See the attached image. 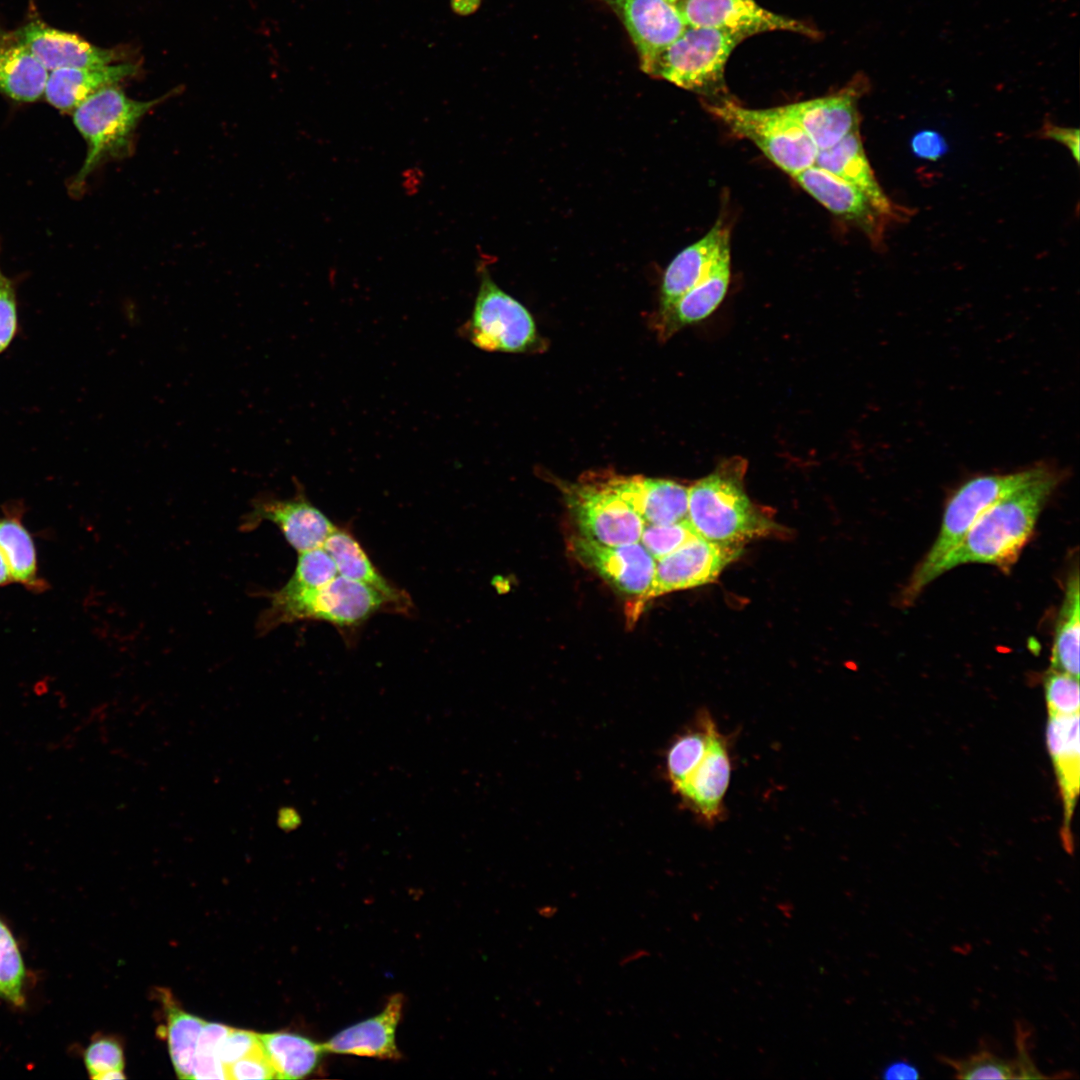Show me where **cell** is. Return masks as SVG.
<instances>
[{"label": "cell", "mask_w": 1080, "mask_h": 1080, "mask_svg": "<svg viewBox=\"0 0 1080 1080\" xmlns=\"http://www.w3.org/2000/svg\"><path fill=\"white\" fill-rule=\"evenodd\" d=\"M333 558L323 546L299 553L294 573L279 589L282 593H295L318 588L338 576Z\"/></svg>", "instance_id": "d6a6232c"}, {"label": "cell", "mask_w": 1080, "mask_h": 1080, "mask_svg": "<svg viewBox=\"0 0 1080 1080\" xmlns=\"http://www.w3.org/2000/svg\"><path fill=\"white\" fill-rule=\"evenodd\" d=\"M1040 138L1056 141L1064 145L1072 154L1074 160L1079 163V129L1055 125L1045 121L1038 133Z\"/></svg>", "instance_id": "7bdbcfd3"}, {"label": "cell", "mask_w": 1080, "mask_h": 1080, "mask_svg": "<svg viewBox=\"0 0 1080 1080\" xmlns=\"http://www.w3.org/2000/svg\"><path fill=\"white\" fill-rule=\"evenodd\" d=\"M18 327L16 293L0 269V353L12 342Z\"/></svg>", "instance_id": "f35d334b"}, {"label": "cell", "mask_w": 1080, "mask_h": 1080, "mask_svg": "<svg viewBox=\"0 0 1080 1080\" xmlns=\"http://www.w3.org/2000/svg\"><path fill=\"white\" fill-rule=\"evenodd\" d=\"M269 597L270 604L257 622L261 634L297 621H323L334 626L346 643L353 644L362 627L376 614L406 616L396 602L380 591L340 575L318 588L295 593L277 590Z\"/></svg>", "instance_id": "7a4b0ae2"}, {"label": "cell", "mask_w": 1080, "mask_h": 1080, "mask_svg": "<svg viewBox=\"0 0 1080 1080\" xmlns=\"http://www.w3.org/2000/svg\"><path fill=\"white\" fill-rule=\"evenodd\" d=\"M1016 1045H1017V1060L1014 1062L1016 1067L1017 1079H1030V1078H1047L1043 1075L1034 1065L1031 1056L1028 1053L1027 1039L1028 1032L1021 1024H1017L1016 1029Z\"/></svg>", "instance_id": "ee69618b"}, {"label": "cell", "mask_w": 1080, "mask_h": 1080, "mask_svg": "<svg viewBox=\"0 0 1080 1080\" xmlns=\"http://www.w3.org/2000/svg\"><path fill=\"white\" fill-rule=\"evenodd\" d=\"M645 954H646V953H645V951H643V950H640V949H637V950H633V951H632V953H628V954H626L625 956H623V957H622V958L620 959V964H621L622 966H624V965H627V964H629V963H632V962H634V961H637V960H639V959H640V958H641L642 956H644Z\"/></svg>", "instance_id": "681fc988"}, {"label": "cell", "mask_w": 1080, "mask_h": 1080, "mask_svg": "<svg viewBox=\"0 0 1080 1080\" xmlns=\"http://www.w3.org/2000/svg\"><path fill=\"white\" fill-rule=\"evenodd\" d=\"M793 179L834 215L862 230L875 247L882 246L890 222L856 187L817 165L803 170Z\"/></svg>", "instance_id": "2e32d148"}, {"label": "cell", "mask_w": 1080, "mask_h": 1080, "mask_svg": "<svg viewBox=\"0 0 1080 1080\" xmlns=\"http://www.w3.org/2000/svg\"><path fill=\"white\" fill-rule=\"evenodd\" d=\"M862 192L889 222H903L911 211L895 204L883 191L866 156L859 129L846 135L834 146L819 150L815 164Z\"/></svg>", "instance_id": "d6986e66"}, {"label": "cell", "mask_w": 1080, "mask_h": 1080, "mask_svg": "<svg viewBox=\"0 0 1080 1080\" xmlns=\"http://www.w3.org/2000/svg\"><path fill=\"white\" fill-rule=\"evenodd\" d=\"M729 282L730 251L724 253L710 273L689 290L666 316L658 320L662 339L709 316L725 297Z\"/></svg>", "instance_id": "4316f807"}, {"label": "cell", "mask_w": 1080, "mask_h": 1080, "mask_svg": "<svg viewBox=\"0 0 1080 1080\" xmlns=\"http://www.w3.org/2000/svg\"><path fill=\"white\" fill-rule=\"evenodd\" d=\"M1047 466L1040 464L1013 473L977 476L963 483L947 501L939 533L901 593L902 605L913 604L929 585L932 569L990 505L1038 477Z\"/></svg>", "instance_id": "5b68a950"}, {"label": "cell", "mask_w": 1080, "mask_h": 1080, "mask_svg": "<svg viewBox=\"0 0 1080 1080\" xmlns=\"http://www.w3.org/2000/svg\"><path fill=\"white\" fill-rule=\"evenodd\" d=\"M479 5V0H450L451 10L457 15L472 13Z\"/></svg>", "instance_id": "bcb514c9"}, {"label": "cell", "mask_w": 1080, "mask_h": 1080, "mask_svg": "<svg viewBox=\"0 0 1080 1080\" xmlns=\"http://www.w3.org/2000/svg\"><path fill=\"white\" fill-rule=\"evenodd\" d=\"M912 152L919 158L935 161L946 152L945 139L938 132L923 130L911 139Z\"/></svg>", "instance_id": "b9f144b4"}, {"label": "cell", "mask_w": 1080, "mask_h": 1080, "mask_svg": "<svg viewBox=\"0 0 1080 1080\" xmlns=\"http://www.w3.org/2000/svg\"><path fill=\"white\" fill-rule=\"evenodd\" d=\"M607 480L645 525L688 519V488L677 482L642 476H612Z\"/></svg>", "instance_id": "44dd1931"}, {"label": "cell", "mask_w": 1080, "mask_h": 1080, "mask_svg": "<svg viewBox=\"0 0 1080 1080\" xmlns=\"http://www.w3.org/2000/svg\"><path fill=\"white\" fill-rule=\"evenodd\" d=\"M164 97L139 101L128 97L117 85L105 87L78 105L73 122L87 145L86 157L70 183V191L80 194L90 174L108 160L127 157L133 149L141 119Z\"/></svg>", "instance_id": "277c9868"}, {"label": "cell", "mask_w": 1080, "mask_h": 1080, "mask_svg": "<svg viewBox=\"0 0 1080 1080\" xmlns=\"http://www.w3.org/2000/svg\"><path fill=\"white\" fill-rule=\"evenodd\" d=\"M261 1046L257 1033L230 1028L217 1048V1055L225 1067L248 1055Z\"/></svg>", "instance_id": "ab89813d"}, {"label": "cell", "mask_w": 1080, "mask_h": 1080, "mask_svg": "<svg viewBox=\"0 0 1080 1080\" xmlns=\"http://www.w3.org/2000/svg\"><path fill=\"white\" fill-rule=\"evenodd\" d=\"M704 108L735 135L755 144L791 177L813 166L818 149L804 130L779 107L752 109L725 98Z\"/></svg>", "instance_id": "52a82bcc"}, {"label": "cell", "mask_w": 1080, "mask_h": 1080, "mask_svg": "<svg viewBox=\"0 0 1080 1080\" xmlns=\"http://www.w3.org/2000/svg\"><path fill=\"white\" fill-rule=\"evenodd\" d=\"M323 547L333 558L340 576L362 582L380 591L396 602L405 611L406 616L414 612L415 607L409 593L392 583L379 571L351 528L336 525Z\"/></svg>", "instance_id": "d4e9b609"}, {"label": "cell", "mask_w": 1080, "mask_h": 1080, "mask_svg": "<svg viewBox=\"0 0 1080 1080\" xmlns=\"http://www.w3.org/2000/svg\"><path fill=\"white\" fill-rule=\"evenodd\" d=\"M1079 573L1072 572L1065 585L1051 652L1050 669L1079 678L1080 606Z\"/></svg>", "instance_id": "f546056e"}, {"label": "cell", "mask_w": 1080, "mask_h": 1080, "mask_svg": "<svg viewBox=\"0 0 1080 1080\" xmlns=\"http://www.w3.org/2000/svg\"><path fill=\"white\" fill-rule=\"evenodd\" d=\"M679 10L687 26L722 30L741 37L769 31H791L817 37L811 26L760 6L754 0H683Z\"/></svg>", "instance_id": "8fae6325"}, {"label": "cell", "mask_w": 1080, "mask_h": 1080, "mask_svg": "<svg viewBox=\"0 0 1080 1080\" xmlns=\"http://www.w3.org/2000/svg\"><path fill=\"white\" fill-rule=\"evenodd\" d=\"M114 1079H125V1075L123 1074V1071L122 1070H113V1071L106 1072V1073L102 1074L101 1076H99V1078L97 1080H114Z\"/></svg>", "instance_id": "f907efd6"}, {"label": "cell", "mask_w": 1080, "mask_h": 1080, "mask_svg": "<svg viewBox=\"0 0 1080 1080\" xmlns=\"http://www.w3.org/2000/svg\"><path fill=\"white\" fill-rule=\"evenodd\" d=\"M263 1052L277 1079H299L310 1074L324 1053L322 1044L291 1032L258 1034Z\"/></svg>", "instance_id": "f1b7e54d"}, {"label": "cell", "mask_w": 1080, "mask_h": 1080, "mask_svg": "<svg viewBox=\"0 0 1080 1080\" xmlns=\"http://www.w3.org/2000/svg\"><path fill=\"white\" fill-rule=\"evenodd\" d=\"M536 912L541 917L549 919L553 918L557 914L558 907L555 905L545 904L537 907Z\"/></svg>", "instance_id": "c3c4849f"}, {"label": "cell", "mask_w": 1080, "mask_h": 1080, "mask_svg": "<svg viewBox=\"0 0 1080 1080\" xmlns=\"http://www.w3.org/2000/svg\"><path fill=\"white\" fill-rule=\"evenodd\" d=\"M1061 479L1058 471L1047 466L1038 477L990 505L932 569L929 584L963 564H988L1008 572L1031 538L1045 503Z\"/></svg>", "instance_id": "6da1fadb"}, {"label": "cell", "mask_w": 1080, "mask_h": 1080, "mask_svg": "<svg viewBox=\"0 0 1080 1080\" xmlns=\"http://www.w3.org/2000/svg\"><path fill=\"white\" fill-rule=\"evenodd\" d=\"M869 88L865 75L857 74L845 87L831 95L780 108L804 130L818 151L824 150L859 129L858 101Z\"/></svg>", "instance_id": "7c38bea8"}, {"label": "cell", "mask_w": 1080, "mask_h": 1080, "mask_svg": "<svg viewBox=\"0 0 1080 1080\" xmlns=\"http://www.w3.org/2000/svg\"><path fill=\"white\" fill-rule=\"evenodd\" d=\"M84 1063L90 1077L97 1080L106 1072L123 1070V1049L119 1041L112 1037H97L86 1048Z\"/></svg>", "instance_id": "74e56055"}, {"label": "cell", "mask_w": 1080, "mask_h": 1080, "mask_svg": "<svg viewBox=\"0 0 1080 1080\" xmlns=\"http://www.w3.org/2000/svg\"><path fill=\"white\" fill-rule=\"evenodd\" d=\"M567 503L581 536L609 546L640 541L641 517L611 487L607 478L581 480L566 489Z\"/></svg>", "instance_id": "9c48e42d"}, {"label": "cell", "mask_w": 1080, "mask_h": 1080, "mask_svg": "<svg viewBox=\"0 0 1080 1080\" xmlns=\"http://www.w3.org/2000/svg\"><path fill=\"white\" fill-rule=\"evenodd\" d=\"M743 39L722 30L690 27L656 58L647 74L705 97L704 101L728 98L724 79L726 63Z\"/></svg>", "instance_id": "8992f818"}, {"label": "cell", "mask_w": 1080, "mask_h": 1080, "mask_svg": "<svg viewBox=\"0 0 1080 1080\" xmlns=\"http://www.w3.org/2000/svg\"><path fill=\"white\" fill-rule=\"evenodd\" d=\"M480 280L466 328L471 342L486 351L524 352L534 347L538 334L528 310L501 290L486 270Z\"/></svg>", "instance_id": "ba28073f"}, {"label": "cell", "mask_w": 1080, "mask_h": 1080, "mask_svg": "<svg viewBox=\"0 0 1080 1080\" xmlns=\"http://www.w3.org/2000/svg\"><path fill=\"white\" fill-rule=\"evenodd\" d=\"M713 719L705 713L698 728H693L678 736L669 747L666 755V773L674 789L694 770L705 754L709 729Z\"/></svg>", "instance_id": "1f68e13d"}, {"label": "cell", "mask_w": 1080, "mask_h": 1080, "mask_svg": "<svg viewBox=\"0 0 1080 1080\" xmlns=\"http://www.w3.org/2000/svg\"><path fill=\"white\" fill-rule=\"evenodd\" d=\"M728 251L730 231L719 219L706 235L683 249L667 267L661 286L658 319L666 316L689 290L700 283Z\"/></svg>", "instance_id": "ac0fdd59"}, {"label": "cell", "mask_w": 1080, "mask_h": 1080, "mask_svg": "<svg viewBox=\"0 0 1080 1080\" xmlns=\"http://www.w3.org/2000/svg\"><path fill=\"white\" fill-rule=\"evenodd\" d=\"M25 969L17 943L0 920V997L16 1006L25 1002L23 984Z\"/></svg>", "instance_id": "836d02e7"}, {"label": "cell", "mask_w": 1080, "mask_h": 1080, "mask_svg": "<svg viewBox=\"0 0 1080 1080\" xmlns=\"http://www.w3.org/2000/svg\"><path fill=\"white\" fill-rule=\"evenodd\" d=\"M0 549L7 561L12 580L32 592L46 589L39 577L33 538L22 521V509L10 506L0 517Z\"/></svg>", "instance_id": "83f0119b"}, {"label": "cell", "mask_w": 1080, "mask_h": 1080, "mask_svg": "<svg viewBox=\"0 0 1080 1080\" xmlns=\"http://www.w3.org/2000/svg\"><path fill=\"white\" fill-rule=\"evenodd\" d=\"M747 462L722 461L708 476L688 488V520L696 533L713 542L741 545L781 531L754 505L744 488Z\"/></svg>", "instance_id": "3957f363"}, {"label": "cell", "mask_w": 1080, "mask_h": 1080, "mask_svg": "<svg viewBox=\"0 0 1080 1080\" xmlns=\"http://www.w3.org/2000/svg\"><path fill=\"white\" fill-rule=\"evenodd\" d=\"M742 550L741 545L717 543L699 535L686 541L672 553L656 560L652 584L632 608V617H637L653 598L714 582Z\"/></svg>", "instance_id": "30bf717a"}, {"label": "cell", "mask_w": 1080, "mask_h": 1080, "mask_svg": "<svg viewBox=\"0 0 1080 1080\" xmlns=\"http://www.w3.org/2000/svg\"><path fill=\"white\" fill-rule=\"evenodd\" d=\"M167 1040L174 1069L181 1079H192L198 1039L205 1021L175 1005H167Z\"/></svg>", "instance_id": "4dcf8cb0"}, {"label": "cell", "mask_w": 1080, "mask_h": 1080, "mask_svg": "<svg viewBox=\"0 0 1080 1080\" xmlns=\"http://www.w3.org/2000/svg\"><path fill=\"white\" fill-rule=\"evenodd\" d=\"M403 1003L401 994L392 996L379 1014L345 1028L323 1043L324 1052L398 1059L395 1034Z\"/></svg>", "instance_id": "603a6c76"}, {"label": "cell", "mask_w": 1080, "mask_h": 1080, "mask_svg": "<svg viewBox=\"0 0 1080 1080\" xmlns=\"http://www.w3.org/2000/svg\"><path fill=\"white\" fill-rule=\"evenodd\" d=\"M226 1074L227 1079L234 1080L276 1078V1073L261 1046L227 1066Z\"/></svg>", "instance_id": "60d3db41"}, {"label": "cell", "mask_w": 1080, "mask_h": 1080, "mask_svg": "<svg viewBox=\"0 0 1080 1080\" xmlns=\"http://www.w3.org/2000/svg\"><path fill=\"white\" fill-rule=\"evenodd\" d=\"M688 519L662 525H644L640 543L658 560L697 536Z\"/></svg>", "instance_id": "d590c367"}, {"label": "cell", "mask_w": 1080, "mask_h": 1080, "mask_svg": "<svg viewBox=\"0 0 1080 1080\" xmlns=\"http://www.w3.org/2000/svg\"><path fill=\"white\" fill-rule=\"evenodd\" d=\"M572 547L579 560L618 590L634 596L632 608L649 590L656 560L641 543L609 546L578 536L573 539Z\"/></svg>", "instance_id": "9a60e30c"}, {"label": "cell", "mask_w": 1080, "mask_h": 1080, "mask_svg": "<svg viewBox=\"0 0 1080 1080\" xmlns=\"http://www.w3.org/2000/svg\"><path fill=\"white\" fill-rule=\"evenodd\" d=\"M262 521L274 523L287 543L298 553L323 546L336 525L297 487L291 498L272 495L257 497L244 517L241 529L250 531Z\"/></svg>", "instance_id": "4fadbf2b"}, {"label": "cell", "mask_w": 1080, "mask_h": 1080, "mask_svg": "<svg viewBox=\"0 0 1080 1080\" xmlns=\"http://www.w3.org/2000/svg\"><path fill=\"white\" fill-rule=\"evenodd\" d=\"M941 1061L953 1068L955 1077L959 1079H1015V1063L1001 1058L988 1049H980L978 1052L963 1059H952L941 1056Z\"/></svg>", "instance_id": "e575fe53"}, {"label": "cell", "mask_w": 1080, "mask_h": 1080, "mask_svg": "<svg viewBox=\"0 0 1080 1080\" xmlns=\"http://www.w3.org/2000/svg\"><path fill=\"white\" fill-rule=\"evenodd\" d=\"M667 1H669L670 3H672L673 5H675L679 9V5L682 3L683 0H667Z\"/></svg>", "instance_id": "816d5d0a"}, {"label": "cell", "mask_w": 1080, "mask_h": 1080, "mask_svg": "<svg viewBox=\"0 0 1080 1080\" xmlns=\"http://www.w3.org/2000/svg\"><path fill=\"white\" fill-rule=\"evenodd\" d=\"M732 763L727 737L710 724L708 747L687 778L673 790L706 823H714L723 812Z\"/></svg>", "instance_id": "e0dca14e"}, {"label": "cell", "mask_w": 1080, "mask_h": 1080, "mask_svg": "<svg viewBox=\"0 0 1080 1080\" xmlns=\"http://www.w3.org/2000/svg\"><path fill=\"white\" fill-rule=\"evenodd\" d=\"M138 64L121 63L93 67L60 68L49 72L46 100L60 111H73L97 91L133 77Z\"/></svg>", "instance_id": "cb8c5ba5"}, {"label": "cell", "mask_w": 1080, "mask_h": 1080, "mask_svg": "<svg viewBox=\"0 0 1080 1080\" xmlns=\"http://www.w3.org/2000/svg\"><path fill=\"white\" fill-rule=\"evenodd\" d=\"M49 71L14 32L0 35V93L19 102L44 95Z\"/></svg>", "instance_id": "484cf974"}, {"label": "cell", "mask_w": 1080, "mask_h": 1080, "mask_svg": "<svg viewBox=\"0 0 1080 1080\" xmlns=\"http://www.w3.org/2000/svg\"><path fill=\"white\" fill-rule=\"evenodd\" d=\"M13 582L7 561L0 549V587Z\"/></svg>", "instance_id": "7dc6e473"}, {"label": "cell", "mask_w": 1080, "mask_h": 1080, "mask_svg": "<svg viewBox=\"0 0 1080 1080\" xmlns=\"http://www.w3.org/2000/svg\"><path fill=\"white\" fill-rule=\"evenodd\" d=\"M921 1076L919 1068L907 1061L906 1059H898L889 1062L883 1069L881 1077L884 1079H919Z\"/></svg>", "instance_id": "f6af8a7d"}, {"label": "cell", "mask_w": 1080, "mask_h": 1080, "mask_svg": "<svg viewBox=\"0 0 1080 1080\" xmlns=\"http://www.w3.org/2000/svg\"><path fill=\"white\" fill-rule=\"evenodd\" d=\"M1046 743L1064 804V848L1072 852L1070 823L1080 785L1079 713L1049 715Z\"/></svg>", "instance_id": "7402d4cb"}, {"label": "cell", "mask_w": 1080, "mask_h": 1080, "mask_svg": "<svg viewBox=\"0 0 1080 1080\" xmlns=\"http://www.w3.org/2000/svg\"><path fill=\"white\" fill-rule=\"evenodd\" d=\"M622 20L648 72L659 54L687 28L680 10L667 0H602Z\"/></svg>", "instance_id": "5bb4252c"}, {"label": "cell", "mask_w": 1080, "mask_h": 1080, "mask_svg": "<svg viewBox=\"0 0 1080 1080\" xmlns=\"http://www.w3.org/2000/svg\"><path fill=\"white\" fill-rule=\"evenodd\" d=\"M14 33L49 72L60 68L104 66L120 58L114 49L95 46L41 20H32Z\"/></svg>", "instance_id": "ffe728a7"}, {"label": "cell", "mask_w": 1080, "mask_h": 1080, "mask_svg": "<svg viewBox=\"0 0 1080 1080\" xmlns=\"http://www.w3.org/2000/svg\"><path fill=\"white\" fill-rule=\"evenodd\" d=\"M1044 691L1049 715L1079 713V678L1049 669L1044 679Z\"/></svg>", "instance_id": "8d00e7d4"}]
</instances>
